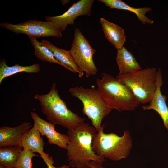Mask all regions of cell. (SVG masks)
<instances>
[{"instance_id": "e0dca14e", "label": "cell", "mask_w": 168, "mask_h": 168, "mask_svg": "<svg viewBox=\"0 0 168 168\" xmlns=\"http://www.w3.org/2000/svg\"><path fill=\"white\" fill-rule=\"evenodd\" d=\"M44 144L39 131L33 127L23 136L21 147L23 149L30 150L41 155L44 152L43 149Z\"/></svg>"}, {"instance_id": "8fae6325", "label": "cell", "mask_w": 168, "mask_h": 168, "mask_svg": "<svg viewBox=\"0 0 168 168\" xmlns=\"http://www.w3.org/2000/svg\"><path fill=\"white\" fill-rule=\"evenodd\" d=\"M30 122H24L14 127L3 126L0 128V147L21 146L24 134L31 128Z\"/></svg>"}, {"instance_id": "277c9868", "label": "cell", "mask_w": 168, "mask_h": 168, "mask_svg": "<svg viewBox=\"0 0 168 168\" xmlns=\"http://www.w3.org/2000/svg\"><path fill=\"white\" fill-rule=\"evenodd\" d=\"M104 125L93 138L92 149L97 155L110 160L118 161L129 156L132 146V138L130 132L125 130L119 136L114 133H105Z\"/></svg>"}, {"instance_id": "ac0fdd59", "label": "cell", "mask_w": 168, "mask_h": 168, "mask_svg": "<svg viewBox=\"0 0 168 168\" xmlns=\"http://www.w3.org/2000/svg\"><path fill=\"white\" fill-rule=\"evenodd\" d=\"M40 67L39 64L35 63L29 66H22L18 64L9 66L6 63L5 60L0 61V84L6 77L17 73L25 72L29 73H38L40 72Z\"/></svg>"}, {"instance_id": "5b68a950", "label": "cell", "mask_w": 168, "mask_h": 168, "mask_svg": "<svg viewBox=\"0 0 168 168\" xmlns=\"http://www.w3.org/2000/svg\"><path fill=\"white\" fill-rule=\"evenodd\" d=\"M157 68H148L134 71L116 77L131 90L140 103L152 100L156 88Z\"/></svg>"}, {"instance_id": "cb8c5ba5", "label": "cell", "mask_w": 168, "mask_h": 168, "mask_svg": "<svg viewBox=\"0 0 168 168\" xmlns=\"http://www.w3.org/2000/svg\"><path fill=\"white\" fill-rule=\"evenodd\" d=\"M0 168H7L5 167L0 165Z\"/></svg>"}, {"instance_id": "ba28073f", "label": "cell", "mask_w": 168, "mask_h": 168, "mask_svg": "<svg viewBox=\"0 0 168 168\" xmlns=\"http://www.w3.org/2000/svg\"><path fill=\"white\" fill-rule=\"evenodd\" d=\"M0 26L5 28L16 34L20 33L37 38L54 37L62 38V31L55 23L36 20H29L24 22L12 24L5 22Z\"/></svg>"}, {"instance_id": "44dd1931", "label": "cell", "mask_w": 168, "mask_h": 168, "mask_svg": "<svg viewBox=\"0 0 168 168\" xmlns=\"http://www.w3.org/2000/svg\"><path fill=\"white\" fill-rule=\"evenodd\" d=\"M38 156L30 150L23 149L16 164V168H32V158Z\"/></svg>"}, {"instance_id": "7402d4cb", "label": "cell", "mask_w": 168, "mask_h": 168, "mask_svg": "<svg viewBox=\"0 0 168 168\" xmlns=\"http://www.w3.org/2000/svg\"><path fill=\"white\" fill-rule=\"evenodd\" d=\"M40 156L43 159L46 165L47 168H69L70 166L64 165L60 167H55L53 166L54 164V161L52 156H49V154L44 153Z\"/></svg>"}, {"instance_id": "30bf717a", "label": "cell", "mask_w": 168, "mask_h": 168, "mask_svg": "<svg viewBox=\"0 0 168 168\" xmlns=\"http://www.w3.org/2000/svg\"><path fill=\"white\" fill-rule=\"evenodd\" d=\"M30 115L34 122L33 127L39 131L42 137L45 136L50 144L55 145L60 148L66 149L70 139L68 135L56 131L55 124L43 119L37 113L31 112Z\"/></svg>"}, {"instance_id": "4fadbf2b", "label": "cell", "mask_w": 168, "mask_h": 168, "mask_svg": "<svg viewBox=\"0 0 168 168\" xmlns=\"http://www.w3.org/2000/svg\"><path fill=\"white\" fill-rule=\"evenodd\" d=\"M100 22L105 36L117 49L124 46L126 36L123 28L103 18Z\"/></svg>"}, {"instance_id": "2e32d148", "label": "cell", "mask_w": 168, "mask_h": 168, "mask_svg": "<svg viewBox=\"0 0 168 168\" xmlns=\"http://www.w3.org/2000/svg\"><path fill=\"white\" fill-rule=\"evenodd\" d=\"M110 9H115L129 11L134 13L140 21L144 24L146 23L152 24L154 21L145 15L146 13L152 11L150 7L135 8L127 4L121 0H99Z\"/></svg>"}, {"instance_id": "9c48e42d", "label": "cell", "mask_w": 168, "mask_h": 168, "mask_svg": "<svg viewBox=\"0 0 168 168\" xmlns=\"http://www.w3.org/2000/svg\"><path fill=\"white\" fill-rule=\"evenodd\" d=\"M94 0H80L74 3L67 11L57 16H45L48 21L55 23L62 32L65 30L68 25L74 24V20L80 16H90Z\"/></svg>"}, {"instance_id": "603a6c76", "label": "cell", "mask_w": 168, "mask_h": 168, "mask_svg": "<svg viewBox=\"0 0 168 168\" xmlns=\"http://www.w3.org/2000/svg\"><path fill=\"white\" fill-rule=\"evenodd\" d=\"M102 164L94 161H91L89 164V168H105Z\"/></svg>"}, {"instance_id": "7a4b0ae2", "label": "cell", "mask_w": 168, "mask_h": 168, "mask_svg": "<svg viewBox=\"0 0 168 168\" xmlns=\"http://www.w3.org/2000/svg\"><path fill=\"white\" fill-rule=\"evenodd\" d=\"M55 83H53L49 93L41 95L36 94L34 98L40 102L42 111L49 122L68 130L74 129L84 123L85 119L67 108L66 103L60 98Z\"/></svg>"}, {"instance_id": "d6986e66", "label": "cell", "mask_w": 168, "mask_h": 168, "mask_svg": "<svg viewBox=\"0 0 168 168\" xmlns=\"http://www.w3.org/2000/svg\"><path fill=\"white\" fill-rule=\"evenodd\" d=\"M22 150L21 146L0 147V165L7 168H16V164Z\"/></svg>"}, {"instance_id": "5bb4252c", "label": "cell", "mask_w": 168, "mask_h": 168, "mask_svg": "<svg viewBox=\"0 0 168 168\" xmlns=\"http://www.w3.org/2000/svg\"><path fill=\"white\" fill-rule=\"evenodd\" d=\"M40 44L47 48L53 54L55 58L68 68L71 69L73 72H77L79 77H82L84 74L76 64L69 51L58 48L53 45L47 40H42L39 42Z\"/></svg>"}, {"instance_id": "8992f818", "label": "cell", "mask_w": 168, "mask_h": 168, "mask_svg": "<svg viewBox=\"0 0 168 168\" xmlns=\"http://www.w3.org/2000/svg\"><path fill=\"white\" fill-rule=\"evenodd\" d=\"M69 91L72 96L82 102L83 114L91 120L92 126L98 132L102 126L103 119L112 109L108 106L97 89L80 86L70 88Z\"/></svg>"}, {"instance_id": "3957f363", "label": "cell", "mask_w": 168, "mask_h": 168, "mask_svg": "<svg viewBox=\"0 0 168 168\" xmlns=\"http://www.w3.org/2000/svg\"><path fill=\"white\" fill-rule=\"evenodd\" d=\"M96 83L97 90L112 109L118 112L132 111L140 104L129 88L116 77L103 73Z\"/></svg>"}, {"instance_id": "6da1fadb", "label": "cell", "mask_w": 168, "mask_h": 168, "mask_svg": "<svg viewBox=\"0 0 168 168\" xmlns=\"http://www.w3.org/2000/svg\"><path fill=\"white\" fill-rule=\"evenodd\" d=\"M93 126L87 123L81 124L76 128L68 130L70 138L66 150L69 165L72 168H89L91 161L103 164L105 158L97 155L92 149L93 138L96 133Z\"/></svg>"}, {"instance_id": "7c38bea8", "label": "cell", "mask_w": 168, "mask_h": 168, "mask_svg": "<svg viewBox=\"0 0 168 168\" xmlns=\"http://www.w3.org/2000/svg\"><path fill=\"white\" fill-rule=\"evenodd\" d=\"M156 84V89L149 105L143 106L142 108L143 110L153 109L156 111L162 119L164 126L168 130V107L166 102L167 97L161 92V87L163 82L160 68L158 69Z\"/></svg>"}, {"instance_id": "ffe728a7", "label": "cell", "mask_w": 168, "mask_h": 168, "mask_svg": "<svg viewBox=\"0 0 168 168\" xmlns=\"http://www.w3.org/2000/svg\"><path fill=\"white\" fill-rule=\"evenodd\" d=\"M28 37L35 49V54L38 58L43 61L57 63L73 72V70H72L57 60L54 57L53 53L47 48L40 44L37 40L36 37L31 36H28Z\"/></svg>"}, {"instance_id": "52a82bcc", "label": "cell", "mask_w": 168, "mask_h": 168, "mask_svg": "<svg viewBox=\"0 0 168 168\" xmlns=\"http://www.w3.org/2000/svg\"><path fill=\"white\" fill-rule=\"evenodd\" d=\"M96 51L80 29L76 28L69 51L78 67L85 72L87 77L95 75L98 71L93 59Z\"/></svg>"}, {"instance_id": "9a60e30c", "label": "cell", "mask_w": 168, "mask_h": 168, "mask_svg": "<svg viewBox=\"0 0 168 168\" xmlns=\"http://www.w3.org/2000/svg\"><path fill=\"white\" fill-rule=\"evenodd\" d=\"M119 68L118 75H122L141 69L132 53L124 46L117 49L116 58Z\"/></svg>"}]
</instances>
